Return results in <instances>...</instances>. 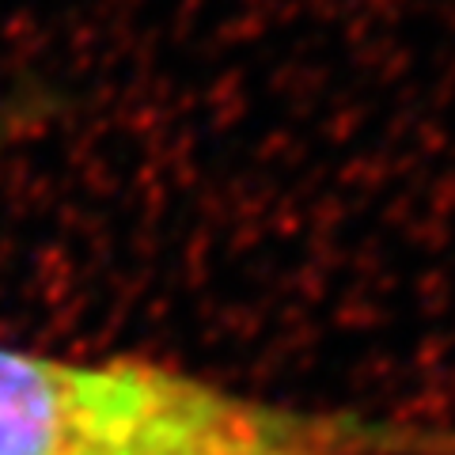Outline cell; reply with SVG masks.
<instances>
[{
	"label": "cell",
	"mask_w": 455,
	"mask_h": 455,
	"mask_svg": "<svg viewBox=\"0 0 455 455\" xmlns=\"http://www.w3.org/2000/svg\"><path fill=\"white\" fill-rule=\"evenodd\" d=\"M0 455H455V429L274 403L133 353L0 346Z\"/></svg>",
	"instance_id": "obj_1"
}]
</instances>
